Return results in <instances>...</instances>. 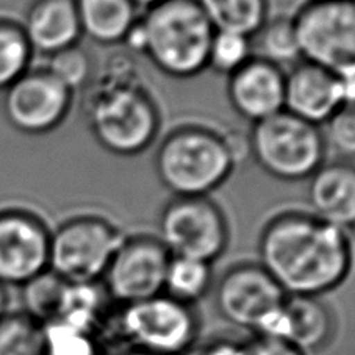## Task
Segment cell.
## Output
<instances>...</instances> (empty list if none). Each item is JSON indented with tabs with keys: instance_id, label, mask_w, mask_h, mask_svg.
I'll return each instance as SVG.
<instances>
[{
	"instance_id": "obj_1",
	"label": "cell",
	"mask_w": 355,
	"mask_h": 355,
	"mask_svg": "<svg viewBox=\"0 0 355 355\" xmlns=\"http://www.w3.org/2000/svg\"><path fill=\"white\" fill-rule=\"evenodd\" d=\"M257 254L290 297H324L338 290L355 261L351 232L296 208L274 213L261 225Z\"/></svg>"
},
{
	"instance_id": "obj_2",
	"label": "cell",
	"mask_w": 355,
	"mask_h": 355,
	"mask_svg": "<svg viewBox=\"0 0 355 355\" xmlns=\"http://www.w3.org/2000/svg\"><path fill=\"white\" fill-rule=\"evenodd\" d=\"M87 91L85 118L88 128L108 154L137 157L158 139L160 105L130 60H113Z\"/></svg>"
},
{
	"instance_id": "obj_3",
	"label": "cell",
	"mask_w": 355,
	"mask_h": 355,
	"mask_svg": "<svg viewBox=\"0 0 355 355\" xmlns=\"http://www.w3.org/2000/svg\"><path fill=\"white\" fill-rule=\"evenodd\" d=\"M215 30L196 0H166L146 10L124 44L169 78L188 80L207 71Z\"/></svg>"
},
{
	"instance_id": "obj_4",
	"label": "cell",
	"mask_w": 355,
	"mask_h": 355,
	"mask_svg": "<svg viewBox=\"0 0 355 355\" xmlns=\"http://www.w3.org/2000/svg\"><path fill=\"white\" fill-rule=\"evenodd\" d=\"M238 162L229 135L202 124H180L162 138L154 169L173 198H205L230 179Z\"/></svg>"
},
{
	"instance_id": "obj_5",
	"label": "cell",
	"mask_w": 355,
	"mask_h": 355,
	"mask_svg": "<svg viewBox=\"0 0 355 355\" xmlns=\"http://www.w3.org/2000/svg\"><path fill=\"white\" fill-rule=\"evenodd\" d=\"M199 334L200 318L196 307L162 293L122 307L116 305L101 341L107 352L108 347L122 345V351L183 355L199 340Z\"/></svg>"
},
{
	"instance_id": "obj_6",
	"label": "cell",
	"mask_w": 355,
	"mask_h": 355,
	"mask_svg": "<svg viewBox=\"0 0 355 355\" xmlns=\"http://www.w3.org/2000/svg\"><path fill=\"white\" fill-rule=\"evenodd\" d=\"M248 146L263 173L288 183L309 180L327 157L321 127L286 112L250 125Z\"/></svg>"
},
{
	"instance_id": "obj_7",
	"label": "cell",
	"mask_w": 355,
	"mask_h": 355,
	"mask_svg": "<svg viewBox=\"0 0 355 355\" xmlns=\"http://www.w3.org/2000/svg\"><path fill=\"white\" fill-rule=\"evenodd\" d=\"M125 234L99 213L64 219L51 234L49 271L66 284H101Z\"/></svg>"
},
{
	"instance_id": "obj_8",
	"label": "cell",
	"mask_w": 355,
	"mask_h": 355,
	"mask_svg": "<svg viewBox=\"0 0 355 355\" xmlns=\"http://www.w3.org/2000/svg\"><path fill=\"white\" fill-rule=\"evenodd\" d=\"M157 238L171 257L215 263L227 252L232 229L224 208L211 198H171L157 219Z\"/></svg>"
},
{
	"instance_id": "obj_9",
	"label": "cell",
	"mask_w": 355,
	"mask_h": 355,
	"mask_svg": "<svg viewBox=\"0 0 355 355\" xmlns=\"http://www.w3.org/2000/svg\"><path fill=\"white\" fill-rule=\"evenodd\" d=\"M293 24L301 60L341 80L355 76V0H310Z\"/></svg>"
},
{
	"instance_id": "obj_10",
	"label": "cell",
	"mask_w": 355,
	"mask_h": 355,
	"mask_svg": "<svg viewBox=\"0 0 355 355\" xmlns=\"http://www.w3.org/2000/svg\"><path fill=\"white\" fill-rule=\"evenodd\" d=\"M171 254L154 234L125 235L102 277L114 305L135 304L162 295Z\"/></svg>"
},
{
	"instance_id": "obj_11",
	"label": "cell",
	"mask_w": 355,
	"mask_h": 355,
	"mask_svg": "<svg viewBox=\"0 0 355 355\" xmlns=\"http://www.w3.org/2000/svg\"><path fill=\"white\" fill-rule=\"evenodd\" d=\"M211 295L219 318L249 335L286 299L259 261H240L229 266L215 280Z\"/></svg>"
},
{
	"instance_id": "obj_12",
	"label": "cell",
	"mask_w": 355,
	"mask_h": 355,
	"mask_svg": "<svg viewBox=\"0 0 355 355\" xmlns=\"http://www.w3.org/2000/svg\"><path fill=\"white\" fill-rule=\"evenodd\" d=\"M74 96L46 67H38L30 69L5 89L3 112L17 132L46 135L66 121Z\"/></svg>"
},
{
	"instance_id": "obj_13",
	"label": "cell",
	"mask_w": 355,
	"mask_h": 355,
	"mask_svg": "<svg viewBox=\"0 0 355 355\" xmlns=\"http://www.w3.org/2000/svg\"><path fill=\"white\" fill-rule=\"evenodd\" d=\"M51 234L33 211L16 207L0 210V285L21 288L47 271Z\"/></svg>"
},
{
	"instance_id": "obj_14",
	"label": "cell",
	"mask_w": 355,
	"mask_h": 355,
	"mask_svg": "<svg viewBox=\"0 0 355 355\" xmlns=\"http://www.w3.org/2000/svg\"><path fill=\"white\" fill-rule=\"evenodd\" d=\"M227 99L250 125L285 112V69L259 57L227 77Z\"/></svg>"
},
{
	"instance_id": "obj_15",
	"label": "cell",
	"mask_w": 355,
	"mask_h": 355,
	"mask_svg": "<svg viewBox=\"0 0 355 355\" xmlns=\"http://www.w3.org/2000/svg\"><path fill=\"white\" fill-rule=\"evenodd\" d=\"M343 103L341 78L322 67L301 60L285 71L286 113L322 127Z\"/></svg>"
},
{
	"instance_id": "obj_16",
	"label": "cell",
	"mask_w": 355,
	"mask_h": 355,
	"mask_svg": "<svg viewBox=\"0 0 355 355\" xmlns=\"http://www.w3.org/2000/svg\"><path fill=\"white\" fill-rule=\"evenodd\" d=\"M310 213L335 227L355 229V164L326 162L307 180Z\"/></svg>"
},
{
	"instance_id": "obj_17",
	"label": "cell",
	"mask_w": 355,
	"mask_h": 355,
	"mask_svg": "<svg viewBox=\"0 0 355 355\" xmlns=\"http://www.w3.org/2000/svg\"><path fill=\"white\" fill-rule=\"evenodd\" d=\"M21 27L33 53L47 58L83 38L74 0H35Z\"/></svg>"
},
{
	"instance_id": "obj_18",
	"label": "cell",
	"mask_w": 355,
	"mask_h": 355,
	"mask_svg": "<svg viewBox=\"0 0 355 355\" xmlns=\"http://www.w3.org/2000/svg\"><path fill=\"white\" fill-rule=\"evenodd\" d=\"M286 341L305 355L320 354L336 336V316L324 297L285 299Z\"/></svg>"
},
{
	"instance_id": "obj_19",
	"label": "cell",
	"mask_w": 355,
	"mask_h": 355,
	"mask_svg": "<svg viewBox=\"0 0 355 355\" xmlns=\"http://www.w3.org/2000/svg\"><path fill=\"white\" fill-rule=\"evenodd\" d=\"M82 36L102 47L122 46L139 19L132 0H74Z\"/></svg>"
},
{
	"instance_id": "obj_20",
	"label": "cell",
	"mask_w": 355,
	"mask_h": 355,
	"mask_svg": "<svg viewBox=\"0 0 355 355\" xmlns=\"http://www.w3.org/2000/svg\"><path fill=\"white\" fill-rule=\"evenodd\" d=\"M215 32L252 38L268 16V0H196Z\"/></svg>"
},
{
	"instance_id": "obj_21",
	"label": "cell",
	"mask_w": 355,
	"mask_h": 355,
	"mask_svg": "<svg viewBox=\"0 0 355 355\" xmlns=\"http://www.w3.org/2000/svg\"><path fill=\"white\" fill-rule=\"evenodd\" d=\"M215 285L213 265L207 261L171 257L163 293L182 304L196 307L210 295Z\"/></svg>"
},
{
	"instance_id": "obj_22",
	"label": "cell",
	"mask_w": 355,
	"mask_h": 355,
	"mask_svg": "<svg viewBox=\"0 0 355 355\" xmlns=\"http://www.w3.org/2000/svg\"><path fill=\"white\" fill-rule=\"evenodd\" d=\"M254 57L286 69L301 61L297 38L293 17H274L268 19L252 36Z\"/></svg>"
},
{
	"instance_id": "obj_23",
	"label": "cell",
	"mask_w": 355,
	"mask_h": 355,
	"mask_svg": "<svg viewBox=\"0 0 355 355\" xmlns=\"http://www.w3.org/2000/svg\"><path fill=\"white\" fill-rule=\"evenodd\" d=\"M66 285L64 280L47 269L46 272L21 286V311L41 326L57 320Z\"/></svg>"
},
{
	"instance_id": "obj_24",
	"label": "cell",
	"mask_w": 355,
	"mask_h": 355,
	"mask_svg": "<svg viewBox=\"0 0 355 355\" xmlns=\"http://www.w3.org/2000/svg\"><path fill=\"white\" fill-rule=\"evenodd\" d=\"M0 355H44L42 326L22 311L0 318Z\"/></svg>"
},
{
	"instance_id": "obj_25",
	"label": "cell",
	"mask_w": 355,
	"mask_h": 355,
	"mask_svg": "<svg viewBox=\"0 0 355 355\" xmlns=\"http://www.w3.org/2000/svg\"><path fill=\"white\" fill-rule=\"evenodd\" d=\"M33 51L21 26L0 21V91L30 71Z\"/></svg>"
},
{
	"instance_id": "obj_26",
	"label": "cell",
	"mask_w": 355,
	"mask_h": 355,
	"mask_svg": "<svg viewBox=\"0 0 355 355\" xmlns=\"http://www.w3.org/2000/svg\"><path fill=\"white\" fill-rule=\"evenodd\" d=\"M44 355H107L101 338L88 330L55 320L42 326Z\"/></svg>"
},
{
	"instance_id": "obj_27",
	"label": "cell",
	"mask_w": 355,
	"mask_h": 355,
	"mask_svg": "<svg viewBox=\"0 0 355 355\" xmlns=\"http://www.w3.org/2000/svg\"><path fill=\"white\" fill-rule=\"evenodd\" d=\"M46 69L76 94L77 91L87 89L93 82L94 63L87 49L77 44L51 55Z\"/></svg>"
},
{
	"instance_id": "obj_28",
	"label": "cell",
	"mask_w": 355,
	"mask_h": 355,
	"mask_svg": "<svg viewBox=\"0 0 355 355\" xmlns=\"http://www.w3.org/2000/svg\"><path fill=\"white\" fill-rule=\"evenodd\" d=\"M254 58L252 38L238 33L215 32L208 51L207 69L230 77Z\"/></svg>"
},
{
	"instance_id": "obj_29",
	"label": "cell",
	"mask_w": 355,
	"mask_h": 355,
	"mask_svg": "<svg viewBox=\"0 0 355 355\" xmlns=\"http://www.w3.org/2000/svg\"><path fill=\"white\" fill-rule=\"evenodd\" d=\"M321 130L327 150L332 149L340 160H355V105L343 103Z\"/></svg>"
},
{
	"instance_id": "obj_30",
	"label": "cell",
	"mask_w": 355,
	"mask_h": 355,
	"mask_svg": "<svg viewBox=\"0 0 355 355\" xmlns=\"http://www.w3.org/2000/svg\"><path fill=\"white\" fill-rule=\"evenodd\" d=\"M183 355H244L243 340L224 335L199 338Z\"/></svg>"
},
{
	"instance_id": "obj_31",
	"label": "cell",
	"mask_w": 355,
	"mask_h": 355,
	"mask_svg": "<svg viewBox=\"0 0 355 355\" xmlns=\"http://www.w3.org/2000/svg\"><path fill=\"white\" fill-rule=\"evenodd\" d=\"M243 349L244 355H305L288 341L260 335H249L243 340Z\"/></svg>"
},
{
	"instance_id": "obj_32",
	"label": "cell",
	"mask_w": 355,
	"mask_h": 355,
	"mask_svg": "<svg viewBox=\"0 0 355 355\" xmlns=\"http://www.w3.org/2000/svg\"><path fill=\"white\" fill-rule=\"evenodd\" d=\"M341 83H343V99H345V103L355 105V76L345 78V80H341Z\"/></svg>"
},
{
	"instance_id": "obj_33",
	"label": "cell",
	"mask_w": 355,
	"mask_h": 355,
	"mask_svg": "<svg viewBox=\"0 0 355 355\" xmlns=\"http://www.w3.org/2000/svg\"><path fill=\"white\" fill-rule=\"evenodd\" d=\"M8 302H10V297H8L7 288H5L3 285H0V318L8 313Z\"/></svg>"
},
{
	"instance_id": "obj_34",
	"label": "cell",
	"mask_w": 355,
	"mask_h": 355,
	"mask_svg": "<svg viewBox=\"0 0 355 355\" xmlns=\"http://www.w3.org/2000/svg\"><path fill=\"white\" fill-rule=\"evenodd\" d=\"M163 2H166V0H132V3L135 5L137 8H144V10H150L157 7V5H160Z\"/></svg>"
},
{
	"instance_id": "obj_35",
	"label": "cell",
	"mask_w": 355,
	"mask_h": 355,
	"mask_svg": "<svg viewBox=\"0 0 355 355\" xmlns=\"http://www.w3.org/2000/svg\"><path fill=\"white\" fill-rule=\"evenodd\" d=\"M119 355H155V354L138 351V349H125V351H122Z\"/></svg>"
}]
</instances>
